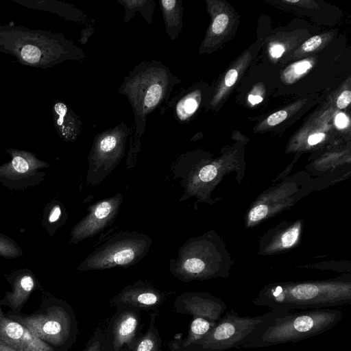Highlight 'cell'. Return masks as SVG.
<instances>
[{
  "instance_id": "9a60e30c",
  "label": "cell",
  "mask_w": 351,
  "mask_h": 351,
  "mask_svg": "<svg viewBox=\"0 0 351 351\" xmlns=\"http://www.w3.org/2000/svg\"><path fill=\"white\" fill-rule=\"evenodd\" d=\"M12 287V293L7 292L0 304L8 306L12 313H19L30 293L40 285L33 272L28 269L14 271L6 276Z\"/></svg>"
},
{
  "instance_id": "1f68e13d",
  "label": "cell",
  "mask_w": 351,
  "mask_h": 351,
  "mask_svg": "<svg viewBox=\"0 0 351 351\" xmlns=\"http://www.w3.org/2000/svg\"><path fill=\"white\" fill-rule=\"evenodd\" d=\"M94 33L95 29L90 24L81 31L80 38L79 40L80 43L82 45H85Z\"/></svg>"
},
{
  "instance_id": "d6986e66",
  "label": "cell",
  "mask_w": 351,
  "mask_h": 351,
  "mask_svg": "<svg viewBox=\"0 0 351 351\" xmlns=\"http://www.w3.org/2000/svg\"><path fill=\"white\" fill-rule=\"evenodd\" d=\"M201 95L198 89H190L175 97L170 103L176 119L186 123L194 115L199 106Z\"/></svg>"
},
{
  "instance_id": "ab89813d",
  "label": "cell",
  "mask_w": 351,
  "mask_h": 351,
  "mask_svg": "<svg viewBox=\"0 0 351 351\" xmlns=\"http://www.w3.org/2000/svg\"><path fill=\"white\" fill-rule=\"evenodd\" d=\"M286 1V2H289V3H296V2H298V0H295V1H292V0H289V1H288V0H286V1Z\"/></svg>"
},
{
  "instance_id": "d6a6232c",
  "label": "cell",
  "mask_w": 351,
  "mask_h": 351,
  "mask_svg": "<svg viewBox=\"0 0 351 351\" xmlns=\"http://www.w3.org/2000/svg\"><path fill=\"white\" fill-rule=\"evenodd\" d=\"M238 73L237 70L232 69L228 71L225 76V84L227 86H232L237 81Z\"/></svg>"
},
{
  "instance_id": "3957f363",
  "label": "cell",
  "mask_w": 351,
  "mask_h": 351,
  "mask_svg": "<svg viewBox=\"0 0 351 351\" xmlns=\"http://www.w3.org/2000/svg\"><path fill=\"white\" fill-rule=\"evenodd\" d=\"M342 317V311L334 308L302 311L271 310L241 348H267L296 343L329 330Z\"/></svg>"
},
{
  "instance_id": "ba28073f",
  "label": "cell",
  "mask_w": 351,
  "mask_h": 351,
  "mask_svg": "<svg viewBox=\"0 0 351 351\" xmlns=\"http://www.w3.org/2000/svg\"><path fill=\"white\" fill-rule=\"evenodd\" d=\"M267 315L268 313L254 317L239 316L238 313L230 309L206 335L182 351H226L234 348H240Z\"/></svg>"
},
{
  "instance_id": "836d02e7",
  "label": "cell",
  "mask_w": 351,
  "mask_h": 351,
  "mask_svg": "<svg viewBox=\"0 0 351 351\" xmlns=\"http://www.w3.org/2000/svg\"><path fill=\"white\" fill-rule=\"evenodd\" d=\"M311 66V64L308 61L300 62L295 65V71L298 74H302L306 72Z\"/></svg>"
},
{
  "instance_id": "8992f818",
  "label": "cell",
  "mask_w": 351,
  "mask_h": 351,
  "mask_svg": "<svg viewBox=\"0 0 351 351\" xmlns=\"http://www.w3.org/2000/svg\"><path fill=\"white\" fill-rule=\"evenodd\" d=\"M152 239L138 232L116 234L96 247L78 265L80 271L129 267L147 254Z\"/></svg>"
},
{
  "instance_id": "ac0fdd59",
  "label": "cell",
  "mask_w": 351,
  "mask_h": 351,
  "mask_svg": "<svg viewBox=\"0 0 351 351\" xmlns=\"http://www.w3.org/2000/svg\"><path fill=\"white\" fill-rule=\"evenodd\" d=\"M166 32L171 40L177 39L183 24L182 0H160Z\"/></svg>"
},
{
  "instance_id": "484cf974",
  "label": "cell",
  "mask_w": 351,
  "mask_h": 351,
  "mask_svg": "<svg viewBox=\"0 0 351 351\" xmlns=\"http://www.w3.org/2000/svg\"><path fill=\"white\" fill-rule=\"evenodd\" d=\"M299 232V227L295 226L284 233L281 237L282 245L284 247L292 246L298 239Z\"/></svg>"
},
{
  "instance_id": "9c48e42d",
  "label": "cell",
  "mask_w": 351,
  "mask_h": 351,
  "mask_svg": "<svg viewBox=\"0 0 351 351\" xmlns=\"http://www.w3.org/2000/svg\"><path fill=\"white\" fill-rule=\"evenodd\" d=\"M6 152L12 159L0 166V182L4 186L12 190L23 189L44 180L45 173L39 169L49 167V164L28 151L7 148Z\"/></svg>"
},
{
  "instance_id": "f35d334b",
  "label": "cell",
  "mask_w": 351,
  "mask_h": 351,
  "mask_svg": "<svg viewBox=\"0 0 351 351\" xmlns=\"http://www.w3.org/2000/svg\"><path fill=\"white\" fill-rule=\"evenodd\" d=\"M0 351H16L0 340Z\"/></svg>"
},
{
  "instance_id": "f1b7e54d",
  "label": "cell",
  "mask_w": 351,
  "mask_h": 351,
  "mask_svg": "<svg viewBox=\"0 0 351 351\" xmlns=\"http://www.w3.org/2000/svg\"><path fill=\"white\" fill-rule=\"evenodd\" d=\"M322 43V38L319 36H315L308 39L302 45V49L304 51H312L317 49Z\"/></svg>"
},
{
  "instance_id": "6da1fadb",
  "label": "cell",
  "mask_w": 351,
  "mask_h": 351,
  "mask_svg": "<svg viewBox=\"0 0 351 351\" xmlns=\"http://www.w3.org/2000/svg\"><path fill=\"white\" fill-rule=\"evenodd\" d=\"M180 84L181 80L158 60L142 61L124 77L118 93L128 97L134 123L125 162L127 169L136 165L147 115L167 101L174 87Z\"/></svg>"
},
{
  "instance_id": "4316f807",
  "label": "cell",
  "mask_w": 351,
  "mask_h": 351,
  "mask_svg": "<svg viewBox=\"0 0 351 351\" xmlns=\"http://www.w3.org/2000/svg\"><path fill=\"white\" fill-rule=\"evenodd\" d=\"M228 16L225 14L217 15L213 20L211 29L215 34H219L223 32L228 23Z\"/></svg>"
},
{
  "instance_id": "52a82bcc",
  "label": "cell",
  "mask_w": 351,
  "mask_h": 351,
  "mask_svg": "<svg viewBox=\"0 0 351 351\" xmlns=\"http://www.w3.org/2000/svg\"><path fill=\"white\" fill-rule=\"evenodd\" d=\"M132 129L124 121L95 136L88 155L86 182L100 184L120 163L125 156L126 142Z\"/></svg>"
},
{
  "instance_id": "d590c367",
  "label": "cell",
  "mask_w": 351,
  "mask_h": 351,
  "mask_svg": "<svg viewBox=\"0 0 351 351\" xmlns=\"http://www.w3.org/2000/svg\"><path fill=\"white\" fill-rule=\"evenodd\" d=\"M325 137V134L324 133H317L314 134L308 138V143L311 145H313L319 143L322 140H323Z\"/></svg>"
},
{
  "instance_id": "8d00e7d4",
  "label": "cell",
  "mask_w": 351,
  "mask_h": 351,
  "mask_svg": "<svg viewBox=\"0 0 351 351\" xmlns=\"http://www.w3.org/2000/svg\"><path fill=\"white\" fill-rule=\"evenodd\" d=\"M335 123L339 128H343L348 123V118L343 114H339L336 117Z\"/></svg>"
},
{
  "instance_id": "f546056e",
  "label": "cell",
  "mask_w": 351,
  "mask_h": 351,
  "mask_svg": "<svg viewBox=\"0 0 351 351\" xmlns=\"http://www.w3.org/2000/svg\"><path fill=\"white\" fill-rule=\"evenodd\" d=\"M287 117V113L285 110L278 111L267 118V123L271 126H274L283 121Z\"/></svg>"
},
{
  "instance_id": "2e32d148",
  "label": "cell",
  "mask_w": 351,
  "mask_h": 351,
  "mask_svg": "<svg viewBox=\"0 0 351 351\" xmlns=\"http://www.w3.org/2000/svg\"><path fill=\"white\" fill-rule=\"evenodd\" d=\"M54 128L59 136L66 142H75L82 131V121L64 101H54L52 105Z\"/></svg>"
},
{
  "instance_id": "4fadbf2b",
  "label": "cell",
  "mask_w": 351,
  "mask_h": 351,
  "mask_svg": "<svg viewBox=\"0 0 351 351\" xmlns=\"http://www.w3.org/2000/svg\"><path fill=\"white\" fill-rule=\"evenodd\" d=\"M174 308L182 315L192 318H203L217 324L226 309V304L219 298L203 292H185L174 301Z\"/></svg>"
},
{
  "instance_id": "7a4b0ae2",
  "label": "cell",
  "mask_w": 351,
  "mask_h": 351,
  "mask_svg": "<svg viewBox=\"0 0 351 351\" xmlns=\"http://www.w3.org/2000/svg\"><path fill=\"white\" fill-rule=\"evenodd\" d=\"M0 52L25 66L48 69L66 60L82 62L85 53L61 32L0 25Z\"/></svg>"
},
{
  "instance_id": "e0dca14e",
  "label": "cell",
  "mask_w": 351,
  "mask_h": 351,
  "mask_svg": "<svg viewBox=\"0 0 351 351\" xmlns=\"http://www.w3.org/2000/svg\"><path fill=\"white\" fill-rule=\"evenodd\" d=\"M14 2L29 8L56 13L67 20L80 23L88 21L87 16L75 6L51 0H14Z\"/></svg>"
},
{
  "instance_id": "7402d4cb",
  "label": "cell",
  "mask_w": 351,
  "mask_h": 351,
  "mask_svg": "<svg viewBox=\"0 0 351 351\" xmlns=\"http://www.w3.org/2000/svg\"><path fill=\"white\" fill-rule=\"evenodd\" d=\"M66 219L67 213L63 204L59 200L54 199L45 208L43 225L52 236L65 223Z\"/></svg>"
},
{
  "instance_id": "277c9868",
  "label": "cell",
  "mask_w": 351,
  "mask_h": 351,
  "mask_svg": "<svg viewBox=\"0 0 351 351\" xmlns=\"http://www.w3.org/2000/svg\"><path fill=\"white\" fill-rule=\"evenodd\" d=\"M252 302L256 306L280 311L337 307L351 303L350 287L341 282L278 285L265 288Z\"/></svg>"
},
{
  "instance_id": "ffe728a7",
  "label": "cell",
  "mask_w": 351,
  "mask_h": 351,
  "mask_svg": "<svg viewBox=\"0 0 351 351\" xmlns=\"http://www.w3.org/2000/svg\"><path fill=\"white\" fill-rule=\"evenodd\" d=\"M157 317L156 312L150 314L146 332L138 338L130 351H162V340L156 326Z\"/></svg>"
},
{
  "instance_id": "8fae6325",
  "label": "cell",
  "mask_w": 351,
  "mask_h": 351,
  "mask_svg": "<svg viewBox=\"0 0 351 351\" xmlns=\"http://www.w3.org/2000/svg\"><path fill=\"white\" fill-rule=\"evenodd\" d=\"M141 311L134 308H117L104 332L109 351H130L141 335Z\"/></svg>"
},
{
  "instance_id": "d4e9b609",
  "label": "cell",
  "mask_w": 351,
  "mask_h": 351,
  "mask_svg": "<svg viewBox=\"0 0 351 351\" xmlns=\"http://www.w3.org/2000/svg\"><path fill=\"white\" fill-rule=\"evenodd\" d=\"M217 172V169L214 165H206L198 171L197 178L203 183H207L215 179Z\"/></svg>"
},
{
  "instance_id": "44dd1931",
  "label": "cell",
  "mask_w": 351,
  "mask_h": 351,
  "mask_svg": "<svg viewBox=\"0 0 351 351\" xmlns=\"http://www.w3.org/2000/svg\"><path fill=\"white\" fill-rule=\"evenodd\" d=\"M125 10L123 22L127 23L132 19L136 12L141 13L148 24L153 23V13L156 6L154 0H117Z\"/></svg>"
},
{
  "instance_id": "5b68a950",
  "label": "cell",
  "mask_w": 351,
  "mask_h": 351,
  "mask_svg": "<svg viewBox=\"0 0 351 351\" xmlns=\"http://www.w3.org/2000/svg\"><path fill=\"white\" fill-rule=\"evenodd\" d=\"M7 317L26 327L55 351H69L76 341L77 322L66 302L56 301L43 312L32 315L8 313Z\"/></svg>"
},
{
  "instance_id": "cb8c5ba5",
  "label": "cell",
  "mask_w": 351,
  "mask_h": 351,
  "mask_svg": "<svg viewBox=\"0 0 351 351\" xmlns=\"http://www.w3.org/2000/svg\"><path fill=\"white\" fill-rule=\"evenodd\" d=\"M83 351H109L104 332L99 328L95 330Z\"/></svg>"
},
{
  "instance_id": "5bb4252c",
  "label": "cell",
  "mask_w": 351,
  "mask_h": 351,
  "mask_svg": "<svg viewBox=\"0 0 351 351\" xmlns=\"http://www.w3.org/2000/svg\"><path fill=\"white\" fill-rule=\"evenodd\" d=\"M0 340L16 351H55L26 327L5 316L1 304Z\"/></svg>"
},
{
  "instance_id": "30bf717a",
  "label": "cell",
  "mask_w": 351,
  "mask_h": 351,
  "mask_svg": "<svg viewBox=\"0 0 351 351\" xmlns=\"http://www.w3.org/2000/svg\"><path fill=\"white\" fill-rule=\"evenodd\" d=\"M123 202V195L118 193L90 205L86 215L71 230L69 243L77 244L104 230L114 221Z\"/></svg>"
},
{
  "instance_id": "7c38bea8",
  "label": "cell",
  "mask_w": 351,
  "mask_h": 351,
  "mask_svg": "<svg viewBox=\"0 0 351 351\" xmlns=\"http://www.w3.org/2000/svg\"><path fill=\"white\" fill-rule=\"evenodd\" d=\"M167 297L168 293L156 288L150 282L138 280L123 287L110 302L116 309L134 308L158 313Z\"/></svg>"
},
{
  "instance_id": "603a6c76",
  "label": "cell",
  "mask_w": 351,
  "mask_h": 351,
  "mask_svg": "<svg viewBox=\"0 0 351 351\" xmlns=\"http://www.w3.org/2000/svg\"><path fill=\"white\" fill-rule=\"evenodd\" d=\"M23 254L22 249L12 239L0 233V256L11 259L18 258Z\"/></svg>"
},
{
  "instance_id": "4dcf8cb0",
  "label": "cell",
  "mask_w": 351,
  "mask_h": 351,
  "mask_svg": "<svg viewBox=\"0 0 351 351\" xmlns=\"http://www.w3.org/2000/svg\"><path fill=\"white\" fill-rule=\"evenodd\" d=\"M351 101V92L350 90H344L339 96L337 101V106L339 108L342 109L350 104Z\"/></svg>"
},
{
  "instance_id": "e575fe53",
  "label": "cell",
  "mask_w": 351,
  "mask_h": 351,
  "mask_svg": "<svg viewBox=\"0 0 351 351\" xmlns=\"http://www.w3.org/2000/svg\"><path fill=\"white\" fill-rule=\"evenodd\" d=\"M284 51L285 47L282 45L279 44L274 45L270 49L271 55L274 58L280 57Z\"/></svg>"
},
{
  "instance_id": "74e56055",
  "label": "cell",
  "mask_w": 351,
  "mask_h": 351,
  "mask_svg": "<svg viewBox=\"0 0 351 351\" xmlns=\"http://www.w3.org/2000/svg\"><path fill=\"white\" fill-rule=\"evenodd\" d=\"M248 101L252 104H256L261 102L263 101V98L259 95H250L248 97Z\"/></svg>"
},
{
  "instance_id": "83f0119b",
  "label": "cell",
  "mask_w": 351,
  "mask_h": 351,
  "mask_svg": "<svg viewBox=\"0 0 351 351\" xmlns=\"http://www.w3.org/2000/svg\"><path fill=\"white\" fill-rule=\"evenodd\" d=\"M268 213L266 205H258L254 207L249 213V219L252 221H258L263 219Z\"/></svg>"
}]
</instances>
